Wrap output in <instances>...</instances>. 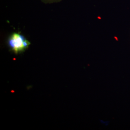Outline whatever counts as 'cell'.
Returning <instances> with one entry per match:
<instances>
[{"label":"cell","instance_id":"6da1fadb","mask_svg":"<svg viewBox=\"0 0 130 130\" xmlns=\"http://www.w3.org/2000/svg\"><path fill=\"white\" fill-rule=\"evenodd\" d=\"M8 44L14 53L19 54L23 52L30 45V42L23 35L14 33L10 37Z\"/></svg>","mask_w":130,"mask_h":130}]
</instances>
